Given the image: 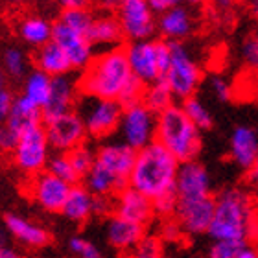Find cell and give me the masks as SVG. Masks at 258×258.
I'll return each mask as SVG.
<instances>
[{
    "label": "cell",
    "mask_w": 258,
    "mask_h": 258,
    "mask_svg": "<svg viewBox=\"0 0 258 258\" xmlns=\"http://www.w3.org/2000/svg\"><path fill=\"white\" fill-rule=\"evenodd\" d=\"M80 87L78 78L74 76H59L52 78V89H50L48 102L43 109V122L52 120L55 116L67 114L70 111H76V105L80 102Z\"/></svg>",
    "instance_id": "18"
},
{
    "label": "cell",
    "mask_w": 258,
    "mask_h": 258,
    "mask_svg": "<svg viewBox=\"0 0 258 258\" xmlns=\"http://www.w3.org/2000/svg\"><path fill=\"white\" fill-rule=\"evenodd\" d=\"M8 124L15 129V131L22 133L28 127L43 124V111L37 105H33L30 100H26L22 94H17L15 100H13V107H11Z\"/></svg>",
    "instance_id": "28"
},
{
    "label": "cell",
    "mask_w": 258,
    "mask_h": 258,
    "mask_svg": "<svg viewBox=\"0 0 258 258\" xmlns=\"http://www.w3.org/2000/svg\"><path fill=\"white\" fill-rule=\"evenodd\" d=\"M159 236L161 240H175V238L183 236V231L179 223L175 221V218H170V220H161V231H159Z\"/></svg>",
    "instance_id": "42"
},
{
    "label": "cell",
    "mask_w": 258,
    "mask_h": 258,
    "mask_svg": "<svg viewBox=\"0 0 258 258\" xmlns=\"http://www.w3.org/2000/svg\"><path fill=\"white\" fill-rule=\"evenodd\" d=\"M142 103L148 109H151L155 114H161L162 111H166L168 107H172L175 103V96L172 94L170 87L164 83V80H159L155 83L146 85Z\"/></svg>",
    "instance_id": "30"
},
{
    "label": "cell",
    "mask_w": 258,
    "mask_h": 258,
    "mask_svg": "<svg viewBox=\"0 0 258 258\" xmlns=\"http://www.w3.org/2000/svg\"><path fill=\"white\" fill-rule=\"evenodd\" d=\"M129 258H135V256H129ZM151 258H162V256H151Z\"/></svg>",
    "instance_id": "56"
},
{
    "label": "cell",
    "mask_w": 258,
    "mask_h": 258,
    "mask_svg": "<svg viewBox=\"0 0 258 258\" xmlns=\"http://www.w3.org/2000/svg\"><path fill=\"white\" fill-rule=\"evenodd\" d=\"M70 188L72 186L69 183H64L63 179L55 177L54 173L44 170L33 177H26L24 194L30 201L37 205L39 209L52 212V214H57V212L61 214Z\"/></svg>",
    "instance_id": "11"
},
{
    "label": "cell",
    "mask_w": 258,
    "mask_h": 258,
    "mask_svg": "<svg viewBox=\"0 0 258 258\" xmlns=\"http://www.w3.org/2000/svg\"><path fill=\"white\" fill-rule=\"evenodd\" d=\"M210 4L218 11H229L234 6V0H210Z\"/></svg>",
    "instance_id": "49"
},
{
    "label": "cell",
    "mask_w": 258,
    "mask_h": 258,
    "mask_svg": "<svg viewBox=\"0 0 258 258\" xmlns=\"http://www.w3.org/2000/svg\"><path fill=\"white\" fill-rule=\"evenodd\" d=\"M46 129L50 148L55 153H69L78 146L89 142L85 122L78 111H70L67 114L55 116L52 120L43 122Z\"/></svg>",
    "instance_id": "12"
},
{
    "label": "cell",
    "mask_w": 258,
    "mask_h": 258,
    "mask_svg": "<svg viewBox=\"0 0 258 258\" xmlns=\"http://www.w3.org/2000/svg\"><path fill=\"white\" fill-rule=\"evenodd\" d=\"M175 194H177V201H190V199H203L214 196L209 170L198 161L181 162L177 179H175Z\"/></svg>",
    "instance_id": "16"
},
{
    "label": "cell",
    "mask_w": 258,
    "mask_h": 258,
    "mask_svg": "<svg viewBox=\"0 0 258 258\" xmlns=\"http://www.w3.org/2000/svg\"><path fill=\"white\" fill-rule=\"evenodd\" d=\"M157 32L168 43H183L194 32V17L188 8L177 6L164 11L157 19Z\"/></svg>",
    "instance_id": "22"
},
{
    "label": "cell",
    "mask_w": 258,
    "mask_h": 258,
    "mask_svg": "<svg viewBox=\"0 0 258 258\" xmlns=\"http://www.w3.org/2000/svg\"><path fill=\"white\" fill-rule=\"evenodd\" d=\"M114 15L118 19L127 43L153 39L155 35V11L151 10L148 0H120V6Z\"/></svg>",
    "instance_id": "10"
},
{
    "label": "cell",
    "mask_w": 258,
    "mask_h": 258,
    "mask_svg": "<svg viewBox=\"0 0 258 258\" xmlns=\"http://www.w3.org/2000/svg\"><path fill=\"white\" fill-rule=\"evenodd\" d=\"M96 6L103 11V13H113L114 15L120 6V0H98Z\"/></svg>",
    "instance_id": "47"
},
{
    "label": "cell",
    "mask_w": 258,
    "mask_h": 258,
    "mask_svg": "<svg viewBox=\"0 0 258 258\" xmlns=\"http://www.w3.org/2000/svg\"><path fill=\"white\" fill-rule=\"evenodd\" d=\"M52 153L44 124H37L22 131L10 161L24 177H33L46 170Z\"/></svg>",
    "instance_id": "7"
},
{
    "label": "cell",
    "mask_w": 258,
    "mask_h": 258,
    "mask_svg": "<svg viewBox=\"0 0 258 258\" xmlns=\"http://www.w3.org/2000/svg\"><path fill=\"white\" fill-rule=\"evenodd\" d=\"M184 2H190V4H201L203 0H184Z\"/></svg>",
    "instance_id": "54"
},
{
    "label": "cell",
    "mask_w": 258,
    "mask_h": 258,
    "mask_svg": "<svg viewBox=\"0 0 258 258\" xmlns=\"http://www.w3.org/2000/svg\"><path fill=\"white\" fill-rule=\"evenodd\" d=\"M2 225L6 227L8 234L13 240H17L21 245H26L30 249H43L52 242V234L43 225L28 220L24 216L10 212V214L4 216Z\"/></svg>",
    "instance_id": "19"
},
{
    "label": "cell",
    "mask_w": 258,
    "mask_h": 258,
    "mask_svg": "<svg viewBox=\"0 0 258 258\" xmlns=\"http://www.w3.org/2000/svg\"><path fill=\"white\" fill-rule=\"evenodd\" d=\"M67 155H69L76 173H78L80 179L83 181V177L91 172L92 166H94V162H96V148H91V144L85 142V144H81V146H78V148H74L72 151H69Z\"/></svg>",
    "instance_id": "34"
},
{
    "label": "cell",
    "mask_w": 258,
    "mask_h": 258,
    "mask_svg": "<svg viewBox=\"0 0 258 258\" xmlns=\"http://www.w3.org/2000/svg\"><path fill=\"white\" fill-rule=\"evenodd\" d=\"M245 181H247V184L253 190H258V157H256V161H254L253 166L245 172Z\"/></svg>",
    "instance_id": "45"
},
{
    "label": "cell",
    "mask_w": 258,
    "mask_h": 258,
    "mask_svg": "<svg viewBox=\"0 0 258 258\" xmlns=\"http://www.w3.org/2000/svg\"><path fill=\"white\" fill-rule=\"evenodd\" d=\"M214 196L203 199H190V201H177V210L173 218L179 223L183 234L201 236V234H209L210 223L214 218Z\"/></svg>",
    "instance_id": "13"
},
{
    "label": "cell",
    "mask_w": 258,
    "mask_h": 258,
    "mask_svg": "<svg viewBox=\"0 0 258 258\" xmlns=\"http://www.w3.org/2000/svg\"><path fill=\"white\" fill-rule=\"evenodd\" d=\"M17 33L22 39V43L33 50H39L52 41L54 22L41 15H24L17 22Z\"/></svg>",
    "instance_id": "24"
},
{
    "label": "cell",
    "mask_w": 258,
    "mask_h": 258,
    "mask_svg": "<svg viewBox=\"0 0 258 258\" xmlns=\"http://www.w3.org/2000/svg\"><path fill=\"white\" fill-rule=\"evenodd\" d=\"M8 243H10V234H8L4 225H0V247H2V245H8Z\"/></svg>",
    "instance_id": "50"
},
{
    "label": "cell",
    "mask_w": 258,
    "mask_h": 258,
    "mask_svg": "<svg viewBox=\"0 0 258 258\" xmlns=\"http://www.w3.org/2000/svg\"><path fill=\"white\" fill-rule=\"evenodd\" d=\"M129 256L135 258H151V256H162V240L159 234H151L148 232L139 243L137 247L129 253Z\"/></svg>",
    "instance_id": "36"
},
{
    "label": "cell",
    "mask_w": 258,
    "mask_h": 258,
    "mask_svg": "<svg viewBox=\"0 0 258 258\" xmlns=\"http://www.w3.org/2000/svg\"><path fill=\"white\" fill-rule=\"evenodd\" d=\"M33 64H35V69L48 74L50 78H59V76H67L72 72V64H70L69 57L54 41L35 50Z\"/></svg>",
    "instance_id": "25"
},
{
    "label": "cell",
    "mask_w": 258,
    "mask_h": 258,
    "mask_svg": "<svg viewBox=\"0 0 258 258\" xmlns=\"http://www.w3.org/2000/svg\"><path fill=\"white\" fill-rule=\"evenodd\" d=\"M155 142L166 148L179 162L198 161L201 153V131L177 103L157 114Z\"/></svg>",
    "instance_id": "4"
},
{
    "label": "cell",
    "mask_w": 258,
    "mask_h": 258,
    "mask_svg": "<svg viewBox=\"0 0 258 258\" xmlns=\"http://www.w3.org/2000/svg\"><path fill=\"white\" fill-rule=\"evenodd\" d=\"M81 96L116 100L122 105L142 102L146 85L131 72L124 46L96 52L94 59L78 76Z\"/></svg>",
    "instance_id": "1"
},
{
    "label": "cell",
    "mask_w": 258,
    "mask_h": 258,
    "mask_svg": "<svg viewBox=\"0 0 258 258\" xmlns=\"http://www.w3.org/2000/svg\"><path fill=\"white\" fill-rule=\"evenodd\" d=\"M157 114L148 109L142 102L125 105L120 120V140L131 146L135 151L144 150L146 146L155 142Z\"/></svg>",
    "instance_id": "9"
},
{
    "label": "cell",
    "mask_w": 258,
    "mask_h": 258,
    "mask_svg": "<svg viewBox=\"0 0 258 258\" xmlns=\"http://www.w3.org/2000/svg\"><path fill=\"white\" fill-rule=\"evenodd\" d=\"M2 67L4 74H8L13 80H24L30 72V57H28L21 48L11 46L2 55Z\"/></svg>",
    "instance_id": "31"
},
{
    "label": "cell",
    "mask_w": 258,
    "mask_h": 258,
    "mask_svg": "<svg viewBox=\"0 0 258 258\" xmlns=\"http://www.w3.org/2000/svg\"><path fill=\"white\" fill-rule=\"evenodd\" d=\"M57 21L63 22L64 26L72 28V30L89 37L92 21H94V13L89 8H83V10H61Z\"/></svg>",
    "instance_id": "33"
},
{
    "label": "cell",
    "mask_w": 258,
    "mask_h": 258,
    "mask_svg": "<svg viewBox=\"0 0 258 258\" xmlns=\"http://www.w3.org/2000/svg\"><path fill=\"white\" fill-rule=\"evenodd\" d=\"M81 184H83L92 196H96V198H114L120 190H124L125 186H127V183L116 179L113 173H109L107 170H103L102 166H98L96 162H94V166H92L91 172L83 177Z\"/></svg>",
    "instance_id": "27"
},
{
    "label": "cell",
    "mask_w": 258,
    "mask_h": 258,
    "mask_svg": "<svg viewBox=\"0 0 258 258\" xmlns=\"http://www.w3.org/2000/svg\"><path fill=\"white\" fill-rule=\"evenodd\" d=\"M76 111L81 114V118L85 122L89 139L103 142L111 139L114 133H118L124 105L116 100L80 96Z\"/></svg>",
    "instance_id": "8"
},
{
    "label": "cell",
    "mask_w": 258,
    "mask_h": 258,
    "mask_svg": "<svg viewBox=\"0 0 258 258\" xmlns=\"http://www.w3.org/2000/svg\"><path fill=\"white\" fill-rule=\"evenodd\" d=\"M181 162L159 142L137 151V161L129 175V186L151 201L175 192V179Z\"/></svg>",
    "instance_id": "3"
},
{
    "label": "cell",
    "mask_w": 258,
    "mask_h": 258,
    "mask_svg": "<svg viewBox=\"0 0 258 258\" xmlns=\"http://www.w3.org/2000/svg\"><path fill=\"white\" fill-rule=\"evenodd\" d=\"M151 6V10L155 13H164V11L172 10V8H177V6H183L184 0H148Z\"/></svg>",
    "instance_id": "44"
},
{
    "label": "cell",
    "mask_w": 258,
    "mask_h": 258,
    "mask_svg": "<svg viewBox=\"0 0 258 258\" xmlns=\"http://www.w3.org/2000/svg\"><path fill=\"white\" fill-rule=\"evenodd\" d=\"M229 157L240 170L247 172L258 157V133L251 125H236L229 139Z\"/></svg>",
    "instance_id": "21"
},
{
    "label": "cell",
    "mask_w": 258,
    "mask_h": 258,
    "mask_svg": "<svg viewBox=\"0 0 258 258\" xmlns=\"http://www.w3.org/2000/svg\"><path fill=\"white\" fill-rule=\"evenodd\" d=\"M243 242H234V240H212L207 258H236L240 253Z\"/></svg>",
    "instance_id": "37"
},
{
    "label": "cell",
    "mask_w": 258,
    "mask_h": 258,
    "mask_svg": "<svg viewBox=\"0 0 258 258\" xmlns=\"http://www.w3.org/2000/svg\"><path fill=\"white\" fill-rule=\"evenodd\" d=\"M19 137H21L19 131H15L8 122H2L0 124V155L10 157L19 142Z\"/></svg>",
    "instance_id": "39"
},
{
    "label": "cell",
    "mask_w": 258,
    "mask_h": 258,
    "mask_svg": "<svg viewBox=\"0 0 258 258\" xmlns=\"http://www.w3.org/2000/svg\"><path fill=\"white\" fill-rule=\"evenodd\" d=\"M113 205V214L133 221V223H139L146 229L157 220L153 201L150 198H146L144 194H140L139 190L131 188L129 184L114 196Z\"/></svg>",
    "instance_id": "17"
},
{
    "label": "cell",
    "mask_w": 258,
    "mask_h": 258,
    "mask_svg": "<svg viewBox=\"0 0 258 258\" xmlns=\"http://www.w3.org/2000/svg\"><path fill=\"white\" fill-rule=\"evenodd\" d=\"M89 41L94 48H102V52L111 48H120L125 37L116 15H113V13L94 15L91 32H89Z\"/></svg>",
    "instance_id": "23"
},
{
    "label": "cell",
    "mask_w": 258,
    "mask_h": 258,
    "mask_svg": "<svg viewBox=\"0 0 258 258\" xmlns=\"http://www.w3.org/2000/svg\"><path fill=\"white\" fill-rule=\"evenodd\" d=\"M216 209L209 236L258 243V201L251 190L229 186L214 196Z\"/></svg>",
    "instance_id": "2"
},
{
    "label": "cell",
    "mask_w": 258,
    "mask_h": 258,
    "mask_svg": "<svg viewBox=\"0 0 258 258\" xmlns=\"http://www.w3.org/2000/svg\"><path fill=\"white\" fill-rule=\"evenodd\" d=\"M59 6L63 10H83L89 8V0H61Z\"/></svg>",
    "instance_id": "48"
},
{
    "label": "cell",
    "mask_w": 258,
    "mask_h": 258,
    "mask_svg": "<svg viewBox=\"0 0 258 258\" xmlns=\"http://www.w3.org/2000/svg\"><path fill=\"white\" fill-rule=\"evenodd\" d=\"M242 55L251 67H258V28L253 32V35L243 43Z\"/></svg>",
    "instance_id": "41"
},
{
    "label": "cell",
    "mask_w": 258,
    "mask_h": 258,
    "mask_svg": "<svg viewBox=\"0 0 258 258\" xmlns=\"http://www.w3.org/2000/svg\"><path fill=\"white\" fill-rule=\"evenodd\" d=\"M105 236L111 247H114L120 253H131L137 243L148 234V229L139 223L124 220L116 214H111L105 218Z\"/></svg>",
    "instance_id": "20"
},
{
    "label": "cell",
    "mask_w": 258,
    "mask_h": 258,
    "mask_svg": "<svg viewBox=\"0 0 258 258\" xmlns=\"http://www.w3.org/2000/svg\"><path fill=\"white\" fill-rule=\"evenodd\" d=\"M210 91L216 96V100H220V102H231L232 85L223 76H212L210 78Z\"/></svg>",
    "instance_id": "40"
},
{
    "label": "cell",
    "mask_w": 258,
    "mask_h": 258,
    "mask_svg": "<svg viewBox=\"0 0 258 258\" xmlns=\"http://www.w3.org/2000/svg\"><path fill=\"white\" fill-rule=\"evenodd\" d=\"M137 161V151L122 140H105L96 148V164L129 184V175Z\"/></svg>",
    "instance_id": "15"
},
{
    "label": "cell",
    "mask_w": 258,
    "mask_h": 258,
    "mask_svg": "<svg viewBox=\"0 0 258 258\" xmlns=\"http://www.w3.org/2000/svg\"><path fill=\"white\" fill-rule=\"evenodd\" d=\"M57 46L64 52V55L69 57L72 70H85L91 61L96 55V48L92 46V43L89 41L87 35L76 32L72 28L64 26L63 22L55 21L54 22V35H52Z\"/></svg>",
    "instance_id": "14"
},
{
    "label": "cell",
    "mask_w": 258,
    "mask_h": 258,
    "mask_svg": "<svg viewBox=\"0 0 258 258\" xmlns=\"http://www.w3.org/2000/svg\"><path fill=\"white\" fill-rule=\"evenodd\" d=\"M13 100L15 96L11 94V91L8 87H2L0 89V124L2 122H8L11 113V107H13Z\"/></svg>",
    "instance_id": "43"
},
{
    "label": "cell",
    "mask_w": 258,
    "mask_h": 258,
    "mask_svg": "<svg viewBox=\"0 0 258 258\" xmlns=\"http://www.w3.org/2000/svg\"><path fill=\"white\" fill-rule=\"evenodd\" d=\"M181 107H183V111L190 118V122H192L199 131H209V129L214 125L212 113H210L209 107H207L198 96H192V98H188V100L181 102Z\"/></svg>",
    "instance_id": "32"
},
{
    "label": "cell",
    "mask_w": 258,
    "mask_h": 258,
    "mask_svg": "<svg viewBox=\"0 0 258 258\" xmlns=\"http://www.w3.org/2000/svg\"><path fill=\"white\" fill-rule=\"evenodd\" d=\"M50 2H55V4H61V0H50Z\"/></svg>",
    "instance_id": "55"
},
{
    "label": "cell",
    "mask_w": 258,
    "mask_h": 258,
    "mask_svg": "<svg viewBox=\"0 0 258 258\" xmlns=\"http://www.w3.org/2000/svg\"><path fill=\"white\" fill-rule=\"evenodd\" d=\"M249 2V8H251V11H253L254 15L258 17V0H247Z\"/></svg>",
    "instance_id": "51"
},
{
    "label": "cell",
    "mask_w": 258,
    "mask_h": 258,
    "mask_svg": "<svg viewBox=\"0 0 258 258\" xmlns=\"http://www.w3.org/2000/svg\"><path fill=\"white\" fill-rule=\"evenodd\" d=\"M131 72L144 85L162 80L170 64V43L164 39H146L124 44Z\"/></svg>",
    "instance_id": "5"
},
{
    "label": "cell",
    "mask_w": 258,
    "mask_h": 258,
    "mask_svg": "<svg viewBox=\"0 0 258 258\" xmlns=\"http://www.w3.org/2000/svg\"><path fill=\"white\" fill-rule=\"evenodd\" d=\"M61 214L74 223H87L94 216V196L81 183L74 184L70 188Z\"/></svg>",
    "instance_id": "26"
},
{
    "label": "cell",
    "mask_w": 258,
    "mask_h": 258,
    "mask_svg": "<svg viewBox=\"0 0 258 258\" xmlns=\"http://www.w3.org/2000/svg\"><path fill=\"white\" fill-rule=\"evenodd\" d=\"M50 173H54L55 177L63 179L64 183H69L70 186H74V184L81 183L80 175L76 173L74 166H72V162H70L69 155L67 153H52L48 161V166H46Z\"/></svg>",
    "instance_id": "35"
},
{
    "label": "cell",
    "mask_w": 258,
    "mask_h": 258,
    "mask_svg": "<svg viewBox=\"0 0 258 258\" xmlns=\"http://www.w3.org/2000/svg\"><path fill=\"white\" fill-rule=\"evenodd\" d=\"M89 2H98V0H89Z\"/></svg>",
    "instance_id": "57"
},
{
    "label": "cell",
    "mask_w": 258,
    "mask_h": 258,
    "mask_svg": "<svg viewBox=\"0 0 258 258\" xmlns=\"http://www.w3.org/2000/svg\"><path fill=\"white\" fill-rule=\"evenodd\" d=\"M50 89H52V78H50L48 74L41 72V70L33 69V70H30L26 74V78L22 80L21 94L43 111L46 102H48Z\"/></svg>",
    "instance_id": "29"
},
{
    "label": "cell",
    "mask_w": 258,
    "mask_h": 258,
    "mask_svg": "<svg viewBox=\"0 0 258 258\" xmlns=\"http://www.w3.org/2000/svg\"><path fill=\"white\" fill-rule=\"evenodd\" d=\"M236 258H258V243H243Z\"/></svg>",
    "instance_id": "46"
},
{
    "label": "cell",
    "mask_w": 258,
    "mask_h": 258,
    "mask_svg": "<svg viewBox=\"0 0 258 258\" xmlns=\"http://www.w3.org/2000/svg\"><path fill=\"white\" fill-rule=\"evenodd\" d=\"M2 87H6V74H4V70L0 69V89Z\"/></svg>",
    "instance_id": "53"
},
{
    "label": "cell",
    "mask_w": 258,
    "mask_h": 258,
    "mask_svg": "<svg viewBox=\"0 0 258 258\" xmlns=\"http://www.w3.org/2000/svg\"><path fill=\"white\" fill-rule=\"evenodd\" d=\"M6 4H10V6H22L26 0H4Z\"/></svg>",
    "instance_id": "52"
},
{
    "label": "cell",
    "mask_w": 258,
    "mask_h": 258,
    "mask_svg": "<svg viewBox=\"0 0 258 258\" xmlns=\"http://www.w3.org/2000/svg\"><path fill=\"white\" fill-rule=\"evenodd\" d=\"M69 249L70 253L76 258H102L100 249L83 236H72L69 240Z\"/></svg>",
    "instance_id": "38"
},
{
    "label": "cell",
    "mask_w": 258,
    "mask_h": 258,
    "mask_svg": "<svg viewBox=\"0 0 258 258\" xmlns=\"http://www.w3.org/2000/svg\"><path fill=\"white\" fill-rule=\"evenodd\" d=\"M162 80L179 102L196 96L203 81V70L184 43H170V64Z\"/></svg>",
    "instance_id": "6"
}]
</instances>
